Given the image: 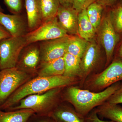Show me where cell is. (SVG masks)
<instances>
[{"instance_id":"cell-1","label":"cell","mask_w":122,"mask_h":122,"mask_svg":"<svg viewBox=\"0 0 122 122\" xmlns=\"http://www.w3.org/2000/svg\"><path fill=\"white\" fill-rule=\"evenodd\" d=\"M121 83L120 81L118 82L97 92L70 86L66 91V99L73 105L76 112L85 117L95 107L106 102L118 89Z\"/></svg>"},{"instance_id":"cell-2","label":"cell","mask_w":122,"mask_h":122,"mask_svg":"<svg viewBox=\"0 0 122 122\" xmlns=\"http://www.w3.org/2000/svg\"><path fill=\"white\" fill-rule=\"evenodd\" d=\"M75 79L63 75L38 77L16 90L0 107V109L8 110L22 99L30 95L42 93L55 88L69 86L74 82Z\"/></svg>"},{"instance_id":"cell-3","label":"cell","mask_w":122,"mask_h":122,"mask_svg":"<svg viewBox=\"0 0 122 122\" xmlns=\"http://www.w3.org/2000/svg\"><path fill=\"white\" fill-rule=\"evenodd\" d=\"M61 88H55L42 93L29 95L20 100L19 105L9 109V111L30 109L39 116H49L52 111L51 103L58 95Z\"/></svg>"},{"instance_id":"cell-4","label":"cell","mask_w":122,"mask_h":122,"mask_svg":"<svg viewBox=\"0 0 122 122\" xmlns=\"http://www.w3.org/2000/svg\"><path fill=\"white\" fill-rule=\"evenodd\" d=\"M26 46L25 36L11 37L0 41V70L16 66L21 53Z\"/></svg>"},{"instance_id":"cell-5","label":"cell","mask_w":122,"mask_h":122,"mask_svg":"<svg viewBox=\"0 0 122 122\" xmlns=\"http://www.w3.org/2000/svg\"><path fill=\"white\" fill-rule=\"evenodd\" d=\"M28 77L26 72L16 67L0 70V107Z\"/></svg>"},{"instance_id":"cell-6","label":"cell","mask_w":122,"mask_h":122,"mask_svg":"<svg viewBox=\"0 0 122 122\" xmlns=\"http://www.w3.org/2000/svg\"><path fill=\"white\" fill-rule=\"evenodd\" d=\"M68 35L59 25L56 17L42 22L36 29L28 33L25 37L27 46L33 43L63 37Z\"/></svg>"},{"instance_id":"cell-7","label":"cell","mask_w":122,"mask_h":122,"mask_svg":"<svg viewBox=\"0 0 122 122\" xmlns=\"http://www.w3.org/2000/svg\"><path fill=\"white\" fill-rule=\"evenodd\" d=\"M122 81V59L116 58L102 72L95 75L89 81L92 90L101 91Z\"/></svg>"},{"instance_id":"cell-8","label":"cell","mask_w":122,"mask_h":122,"mask_svg":"<svg viewBox=\"0 0 122 122\" xmlns=\"http://www.w3.org/2000/svg\"><path fill=\"white\" fill-rule=\"evenodd\" d=\"M97 32L100 43L105 49L106 65H108L112 59L115 48L119 40L118 35L113 26L109 12L102 20Z\"/></svg>"},{"instance_id":"cell-9","label":"cell","mask_w":122,"mask_h":122,"mask_svg":"<svg viewBox=\"0 0 122 122\" xmlns=\"http://www.w3.org/2000/svg\"><path fill=\"white\" fill-rule=\"evenodd\" d=\"M70 35L39 42L41 61L46 62L63 57L67 53Z\"/></svg>"},{"instance_id":"cell-10","label":"cell","mask_w":122,"mask_h":122,"mask_svg":"<svg viewBox=\"0 0 122 122\" xmlns=\"http://www.w3.org/2000/svg\"><path fill=\"white\" fill-rule=\"evenodd\" d=\"M0 23L12 37L25 36L29 32L27 19L22 14H9L0 12Z\"/></svg>"},{"instance_id":"cell-11","label":"cell","mask_w":122,"mask_h":122,"mask_svg":"<svg viewBox=\"0 0 122 122\" xmlns=\"http://www.w3.org/2000/svg\"><path fill=\"white\" fill-rule=\"evenodd\" d=\"M20 59H18L16 67L19 69L35 70L41 61L39 42L33 43L25 46L22 50Z\"/></svg>"},{"instance_id":"cell-12","label":"cell","mask_w":122,"mask_h":122,"mask_svg":"<svg viewBox=\"0 0 122 122\" xmlns=\"http://www.w3.org/2000/svg\"><path fill=\"white\" fill-rule=\"evenodd\" d=\"M99 46L95 42L90 41L89 46L81 58V76L84 81L93 71L99 60L100 56Z\"/></svg>"},{"instance_id":"cell-13","label":"cell","mask_w":122,"mask_h":122,"mask_svg":"<svg viewBox=\"0 0 122 122\" xmlns=\"http://www.w3.org/2000/svg\"><path fill=\"white\" fill-rule=\"evenodd\" d=\"M78 14L72 7H64L60 5L56 17L59 25L68 35H78Z\"/></svg>"},{"instance_id":"cell-14","label":"cell","mask_w":122,"mask_h":122,"mask_svg":"<svg viewBox=\"0 0 122 122\" xmlns=\"http://www.w3.org/2000/svg\"><path fill=\"white\" fill-rule=\"evenodd\" d=\"M25 9L29 32L40 26L42 16L39 0H25Z\"/></svg>"},{"instance_id":"cell-15","label":"cell","mask_w":122,"mask_h":122,"mask_svg":"<svg viewBox=\"0 0 122 122\" xmlns=\"http://www.w3.org/2000/svg\"><path fill=\"white\" fill-rule=\"evenodd\" d=\"M49 116L58 122H86L85 117L79 114L74 108L67 107L55 109Z\"/></svg>"},{"instance_id":"cell-16","label":"cell","mask_w":122,"mask_h":122,"mask_svg":"<svg viewBox=\"0 0 122 122\" xmlns=\"http://www.w3.org/2000/svg\"><path fill=\"white\" fill-rule=\"evenodd\" d=\"M96 32V30L87 17L86 9L79 12L78 20L79 36L90 42L93 41Z\"/></svg>"},{"instance_id":"cell-17","label":"cell","mask_w":122,"mask_h":122,"mask_svg":"<svg viewBox=\"0 0 122 122\" xmlns=\"http://www.w3.org/2000/svg\"><path fill=\"white\" fill-rule=\"evenodd\" d=\"M95 110L99 118L107 119L114 122H122V107L118 104L106 102Z\"/></svg>"},{"instance_id":"cell-18","label":"cell","mask_w":122,"mask_h":122,"mask_svg":"<svg viewBox=\"0 0 122 122\" xmlns=\"http://www.w3.org/2000/svg\"><path fill=\"white\" fill-rule=\"evenodd\" d=\"M39 77H48L63 75L65 63L63 57L46 62H41Z\"/></svg>"},{"instance_id":"cell-19","label":"cell","mask_w":122,"mask_h":122,"mask_svg":"<svg viewBox=\"0 0 122 122\" xmlns=\"http://www.w3.org/2000/svg\"><path fill=\"white\" fill-rule=\"evenodd\" d=\"M35 113L30 109L3 112L0 109V122H27Z\"/></svg>"},{"instance_id":"cell-20","label":"cell","mask_w":122,"mask_h":122,"mask_svg":"<svg viewBox=\"0 0 122 122\" xmlns=\"http://www.w3.org/2000/svg\"><path fill=\"white\" fill-rule=\"evenodd\" d=\"M65 72L63 75L69 77L76 78L81 76V58L68 52L63 56Z\"/></svg>"},{"instance_id":"cell-21","label":"cell","mask_w":122,"mask_h":122,"mask_svg":"<svg viewBox=\"0 0 122 122\" xmlns=\"http://www.w3.org/2000/svg\"><path fill=\"white\" fill-rule=\"evenodd\" d=\"M90 42L79 36L70 35L67 52L81 58L89 46Z\"/></svg>"},{"instance_id":"cell-22","label":"cell","mask_w":122,"mask_h":122,"mask_svg":"<svg viewBox=\"0 0 122 122\" xmlns=\"http://www.w3.org/2000/svg\"><path fill=\"white\" fill-rule=\"evenodd\" d=\"M42 22L56 17L60 4L58 0H39Z\"/></svg>"},{"instance_id":"cell-23","label":"cell","mask_w":122,"mask_h":122,"mask_svg":"<svg viewBox=\"0 0 122 122\" xmlns=\"http://www.w3.org/2000/svg\"><path fill=\"white\" fill-rule=\"evenodd\" d=\"M104 8L102 5L95 1L86 9L87 17L96 31L101 24Z\"/></svg>"},{"instance_id":"cell-24","label":"cell","mask_w":122,"mask_h":122,"mask_svg":"<svg viewBox=\"0 0 122 122\" xmlns=\"http://www.w3.org/2000/svg\"><path fill=\"white\" fill-rule=\"evenodd\" d=\"M110 16L114 28L117 33L122 32V5L117 2L111 7Z\"/></svg>"},{"instance_id":"cell-25","label":"cell","mask_w":122,"mask_h":122,"mask_svg":"<svg viewBox=\"0 0 122 122\" xmlns=\"http://www.w3.org/2000/svg\"><path fill=\"white\" fill-rule=\"evenodd\" d=\"M10 12L14 14H22L25 8V0H3Z\"/></svg>"},{"instance_id":"cell-26","label":"cell","mask_w":122,"mask_h":122,"mask_svg":"<svg viewBox=\"0 0 122 122\" xmlns=\"http://www.w3.org/2000/svg\"><path fill=\"white\" fill-rule=\"evenodd\" d=\"M95 1L96 0H73L72 7L79 13Z\"/></svg>"},{"instance_id":"cell-27","label":"cell","mask_w":122,"mask_h":122,"mask_svg":"<svg viewBox=\"0 0 122 122\" xmlns=\"http://www.w3.org/2000/svg\"><path fill=\"white\" fill-rule=\"evenodd\" d=\"M107 102L112 104H122V83L118 89L107 101Z\"/></svg>"},{"instance_id":"cell-28","label":"cell","mask_w":122,"mask_h":122,"mask_svg":"<svg viewBox=\"0 0 122 122\" xmlns=\"http://www.w3.org/2000/svg\"><path fill=\"white\" fill-rule=\"evenodd\" d=\"M86 122H114L113 121H104L99 117L95 109L92 111L85 117Z\"/></svg>"},{"instance_id":"cell-29","label":"cell","mask_w":122,"mask_h":122,"mask_svg":"<svg viewBox=\"0 0 122 122\" xmlns=\"http://www.w3.org/2000/svg\"><path fill=\"white\" fill-rule=\"evenodd\" d=\"M118 0H96V2L100 4L104 8L111 7L116 4Z\"/></svg>"},{"instance_id":"cell-30","label":"cell","mask_w":122,"mask_h":122,"mask_svg":"<svg viewBox=\"0 0 122 122\" xmlns=\"http://www.w3.org/2000/svg\"><path fill=\"white\" fill-rule=\"evenodd\" d=\"M11 37L10 34L0 23V41L3 39Z\"/></svg>"},{"instance_id":"cell-31","label":"cell","mask_w":122,"mask_h":122,"mask_svg":"<svg viewBox=\"0 0 122 122\" xmlns=\"http://www.w3.org/2000/svg\"><path fill=\"white\" fill-rule=\"evenodd\" d=\"M60 5L64 7H72L73 0H58Z\"/></svg>"},{"instance_id":"cell-32","label":"cell","mask_w":122,"mask_h":122,"mask_svg":"<svg viewBox=\"0 0 122 122\" xmlns=\"http://www.w3.org/2000/svg\"><path fill=\"white\" fill-rule=\"evenodd\" d=\"M34 122H58L55 121L51 117V118L42 119H39Z\"/></svg>"},{"instance_id":"cell-33","label":"cell","mask_w":122,"mask_h":122,"mask_svg":"<svg viewBox=\"0 0 122 122\" xmlns=\"http://www.w3.org/2000/svg\"><path fill=\"white\" fill-rule=\"evenodd\" d=\"M118 58L122 59V44L118 51Z\"/></svg>"},{"instance_id":"cell-34","label":"cell","mask_w":122,"mask_h":122,"mask_svg":"<svg viewBox=\"0 0 122 122\" xmlns=\"http://www.w3.org/2000/svg\"><path fill=\"white\" fill-rule=\"evenodd\" d=\"M4 11V9L2 8V7H1V6L0 5V12H3Z\"/></svg>"},{"instance_id":"cell-35","label":"cell","mask_w":122,"mask_h":122,"mask_svg":"<svg viewBox=\"0 0 122 122\" xmlns=\"http://www.w3.org/2000/svg\"><path fill=\"white\" fill-rule=\"evenodd\" d=\"M118 2L117 1V2H119V3L122 5V0H118Z\"/></svg>"}]
</instances>
